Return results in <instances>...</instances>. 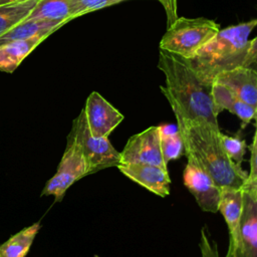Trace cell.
Instances as JSON below:
<instances>
[{
	"label": "cell",
	"mask_w": 257,
	"mask_h": 257,
	"mask_svg": "<svg viewBox=\"0 0 257 257\" xmlns=\"http://www.w3.org/2000/svg\"><path fill=\"white\" fill-rule=\"evenodd\" d=\"M158 68L166 78V85L160 89L175 115L219 126L212 83L202 80L186 58L160 49Z\"/></svg>",
	"instance_id": "1"
},
{
	"label": "cell",
	"mask_w": 257,
	"mask_h": 257,
	"mask_svg": "<svg viewBox=\"0 0 257 257\" xmlns=\"http://www.w3.org/2000/svg\"><path fill=\"white\" fill-rule=\"evenodd\" d=\"M257 25L252 19L220 29L218 33L187 59L202 80L213 83L220 72L236 67L255 68L257 61V38L249 35Z\"/></svg>",
	"instance_id": "2"
},
{
	"label": "cell",
	"mask_w": 257,
	"mask_h": 257,
	"mask_svg": "<svg viewBox=\"0 0 257 257\" xmlns=\"http://www.w3.org/2000/svg\"><path fill=\"white\" fill-rule=\"evenodd\" d=\"M175 116L187 158L204 169L221 189L241 188L248 172L228 158L220 141V127Z\"/></svg>",
	"instance_id": "3"
},
{
	"label": "cell",
	"mask_w": 257,
	"mask_h": 257,
	"mask_svg": "<svg viewBox=\"0 0 257 257\" xmlns=\"http://www.w3.org/2000/svg\"><path fill=\"white\" fill-rule=\"evenodd\" d=\"M219 30V24L208 18L178 17L161 38L160 49L189 59Z\"/></svg>",
	"instance_id": "4"
},
{
	"label": "cell",
	"mask_w": 257,
	"mask_h": 257,
	"mask_svg": "<svg viewBox=\"0 0 257 257\" xmlns=\"http://www.w3.org/2000/svg\"><path fill=\"white\" fill-rule=\"evenodd\" d=\"M249 151L250 169L241 187L242 211L238 246L229 257H257V132L253 135Z\"/></svg>",
	"instance_id": "5"
},
{
	"label": "cell",
	"mask_w": 257,
	"mask_h": 257,
	"mask_svg": "<svg viewBox=\"0 0 257 257\" xmlns=\"http://www.w3.org/2000/svg\"><path fill=\"white\" fill-rule=\"evenodd\" d=\"M67 141L74 143L81 152L87 165L88 175L117 167L120 163L119 152L111 145L108 138H96L89 133L83 109L72 120Z\"/></svg>",
	"instance_id": "6"
},
{
	"label": "cell",
	"mask_w": 257,
	"mask_h": 257,
	"mask_svg": "<svg viewBox=\"0 0 257 257\" xmlns=\"http://www.w3.org/2000/svg\"><path fill=\"white\" fill-rule=\"evenodd\" d=\"M85 176H88V169L81 152L74 143L67 141L56 172L46 182L41 196H53L55 202L61 201L66 191Z\"/></svg>",
	"instance_id": "7"
},
{
	"label": "cell",
	"mask_w": 257,
	"mask_h": 257,
	"mask_svg": "<svg viewBox=\"0 0 257 257\" xmlns=\"http://www.w3.org/2000/svg\"><path fill=\"white\" fill-rule=\"evenodd\" d=\"M121 164H149L168 169L161 149V137L158 125L132 136L123 150L119 152Z\"/></svg>",
	"instance_id": "8"
},
{
	"label": "cell",
	"mask_w": 257,
	"mask_h": 257,
	"mask_svg": "<svg viewBox=\"0 0 257 257\" xmlns=\"http://www.w3.org/2000/svg\"><path fill=\"white\" fill-rule=\"evenodd\" d=\"M183 173V183L195 198L198 206L208 213H218L221 188L196 162L188 159Z\"/></svg>",
	"instance_id": "9"
},
{
	"label": "cell",
	"mask_w": 257,
	"mask_h": 257,
	"mask_svg": "<svg viewBox=\"0 0 257 257\" xmlns=\"http://www.w3.org/2000/svg\"><path fill=\"white\" fill-rule=\"evenodd\" d=\"M82 109L88 131L96 138H108L124 118L123 114L97 91H92L87 96Z\"/></svg>",
	"instance_id": "10"
},
{
	"label": "cell",
	"mask_w": 257,
	"mask_h": 257,
	"mask_svg": "<svg viewBox=\"0 0 257 257\" xmlns=\"http://www.w3.org/2000/svg\"><path fill=\"white\" fill-rule=\"evenodd\" d=\"M116 168L131 181L159 197L165 198L171 193V177L167 168L149 164H121Z\"/></svg>",
	"instance_id": "11"
},
{
	"label": "cell",
	"mask_w": 257,
	"mask_h": 257,
	"mask_svg": "<svg viewBox=\"0 0 257 257\" xmlns=\"http://www.w3.org/2000/svg\"><path fill=\"white\" fill-rule=\"evenodd\" d=\"M213 82L232 90L246 103L257 107V72L252 67H236L220 72Z\"/></svg>",
	"instance_id": "12"
},
{
	"label": "cell",
	"mask_w": 257,
	"mask_h": 257,
	"mask_svg": "<svg viewBox=\"0 0 257 257\" xmlns=\"http://www.w3.org/2000/svg\"><path fill=\"white\" fill-rule=\"evenodd\" d=\"M242 211V192L241 188H223L221 189V197L218 212L222 214L229 233V246L225 257L231 256L237 246L239 240V226Z\"/></svg>",
	"instance_id": "13"
},
{
	"label": "cell",
	"mask_w": 257,
	"mask_h": 257,
	"mask_svg": "<svg viewBox=\"0 0 257 257\" xmlns=\"http://www.w3.org/2000/svg\"><path fill=\"white\" fill-rule=\"evenodd\" d=\"M212 97L216 113L219 115L224 109L230 111L241 120L242 128H244L252 120H255L257 107L243 101L228 87L220 83L213 82Z\"/></svg>",
	"instance_id": "14"
},
{
	"label": "cell",
	"mask_w": 257,
	"mask_h": 257,
	"mask_svg": "<svg viewBox=\"0 0 257 257\" xmlns=\"http://www.w3.org/2000/svg\"><path fill=\"white\" fill-rule=\"evenodd\" d=\"M48 36L40 35L24 40H13L0 44V70L12 73L44 39Z\"/></svg>",
	"instance_id": "15"
},
{
	"label": "cell",
	"mask_w": 257,
	"mask_h": 257,
	"mask_svg": "<svg viewBox=\"0 0 257 257\" xmlns=\"http://www.w3.org/2000/svg\"><path fill=\"white\" fill-rule=\"evenodd\" d=\"M61 26H63L61 23L55 21L26 18L8 32L0 36V44L13 40L29 39L40 35L49 36Z\"/></svg>",
	"instance_id": "16"
},
{
	"label": "cell",
	"mask_w": 257,
	"mask_h": 257,
	"mask_svg": "<svg viewBox=\"0 0 257 257\" xmlns=\"http://www.w3.org/2000/svg\"><path fill=\"white\" fill-rule=\"evenodd\" d=\"M40 230V223H34L12 235L0 245V257H25Z\"/></svg>",
	"instance_id": "17"
},
{
	"label": "cell",
	"mask_w": 257,
	"mask_h": 257,
	"mask_svg": "<svg viewBox=\"0 0 257 257\" xmlns=\"http://www.w3.org/2000/svg\"><path fill=\"white\" fill-rule=\"evenodd\" d=\"M27 19L49 20L64 25L71 20L68 0H38Z\"/></svg>",
	"instance_id": "18"
},
{
	"label": "cell",
	"mask_w": 257,
	"mask_h": 257,
	"mask_svg": "<svg viewBox=\"0 0 257 257\" xmlns=\"http://www.w3.org/2000/svg\"><path fill=\"white\" fill-rule=\"evenodd\" d=\"M38 0H22L0 5V36L25 20Z\"/></svg>",
	"instance_id": "19"
},
{
	"label": "cell",
	"mask_w": 257,
	"mask_h": 257,
	"mask_svg": "<svg viewBox=\"0 0 257 257\" xmlns=\"http://www.w3.org/2000/svg\"><path fill=\"white\" fill-rule=\"evenodd\" d=\"M159 132L161 137V149L165 162L179 159L184 154V146L177 123L160 124Z\"/></svg>",
	"instance_id": "20"
},
{
	"label": "cell",
	"mask_w": 257,
	"mask_h": 257,
	"mask_svg": "<svg viewBox=\"0 0 257 257\" xmlns=\"http://www.w3.org/2000/svg\"><path fill=\"white\" fill-rule=\"evenodd\" d=\"M219 137L228 158L237 165L241 166L247 151L246 141L241 138L239 134L236 136H228L221 132Z\"/></svg>",
	"instance_id": "21"
},
{
	"label": "cell",
	"mask_w": 257,
	"mask_h": 257,
	"mask_svg": "<svg viewBox=\"0 0 257 257\" xmlns=\"http://www.w3.org/2000/svg\"><path fill=\"white\" fill-rule=\"evenodd\" d=\"M126 0H68L71 20L86 13L96 11L110 5H114Z\"/></svg>",
	"instance_id": "22"
},
{
	"label": "cell",
	"mask_w": 257,
	"mask_h": 257,
	"mask_svg": "<svg viewBox=\"0 0 257 257\" xmlns=\"http://www.w3.org/2000/svg\"><path fill=\"white\" fill-rule=\"evenodd\" d=\"M199 248L201 252V257H221L218 245L210 238L209 232L206 230L205 227L201 230Z\"/></svg>",
	"instance_id": "23"
},
{
	"label": "cell",
	"mask_w": 257,
	"mask_h": 257,
	"mask_svg": "<svg viewBox=\"0 0 257 257\" xmlns=\"http://www.w3.org/2000/svg\"><path fill=\"white\" fill-rule=\"evenodd\" d=\"M165 9L168 26L178 18V0H157Z\"/></svg>",
	"instance_id": "24"
},
{
	"label": "cell",
	"mask_w": 257,
	"mask_h": 257,
	"mask_svg": "<svg viewBox=\"0 0 257 257\" xmlns=\"http://www.w3.org/2000/svg\"><path fill=\"white\" fill-rule=\"evenodd\" d=\"M22 0H0V5H4V4H9V3H15V2H19Z\"/></svg>",
	"instance_id": "25"
}]
</instances>
